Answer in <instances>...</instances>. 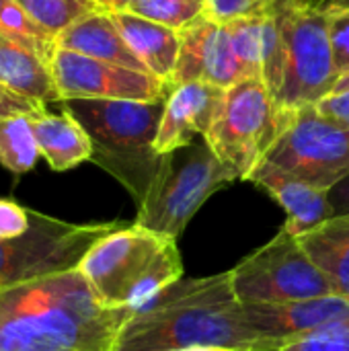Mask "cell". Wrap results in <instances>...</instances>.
Returning <instances> with one entry per match:
<instances>
[{
	"mask_svg": "<svg viewBox=\"0 0 349 351\" xmlns=\"http://www.w3.org/2000/svg\"><path fill=\"white\" fill-rule=\"evenodd\" d=\"M134 308L105 306L78 269L0 288V351H113Z\"/></svg>",
	"mask_w": 349,
	"mask_h": 351,
	"instance_id": "1",
	"label": "cell"
},
{
	"mask_svg": "<svg viewBox=\"0 0 349 351\" xmlns=\"http://www.w3.org/2000/svg\"><path fill=\"white\" fill-rule=\"evenodd\" d=\"M177 348L282 351V346L259 337L247 323L232 290L230 269L208 278H181L134 308L113 351Z\"/></svg>",
	"mask_w": 349,
	"mask_h": 351,
	"instance_id": "2",
	"label": "cell"
},
{
	"mask_svg": "<svg viewBox=\"0 0 349 351\" xmlns=\"http://www.w3.org/2000/svg\"><path fill=\"white\" fill-rule=\"evenodd\" d=\"M93 142L91 160L117 179L140 206L160 169L163 154L154 140L165 113V101L70 99L62 101Z\"/></svg>",
	"mask_w": 349,
	"mask_h": 351,
	"instance_id": "3",
	"label": "cell"
},
{
	"mask_svg": "<svg viewBox=\"0 0 349 351\" xmlns=\"http://www.w3.org/2000/svg\"><path fill=\"white\" fill-rule=\"evenodd\" d=\"M76 269L109 308H138L183 278L177 239L138 224L99 239Z\"/></svg>",
	"mask_w": 349,
	"mask_h": 351,
	"instance_id": "4",
	"label": "cell"
},
{
	"mask_svg": "<svg viewBox=\"0 0 349 351\" xmlns=\"http://www.w3.org/2000/svg\"><path fill=\"white\" fill-rule=\"evenodd\" d=\"M269 8L282 33L284 80L276 107L280 113L315 107L333 93L339 80L327 8L313 0H272Z\"/></svg>",
	"mask_w": 349,
	"mask_h": 351,
	"instance_id": "5",
	"label": "cell"
},
{
	"mask_svg": "<svg viewBox=\"0 0 349 351\" xmlns=\"http://www.w3.org/2000/svg\"><path fill=\"white\" fill-rule=\"evenodd\" d=\"M232 181L237 175L200 138L163 154L160 169L138 206L134 224L179 239L200 208Z\"/></svg>",
	"mask_w": 349,
	"mask_h": 351,
	"instance_id": "6",
	"label": "cell"
},
{
	"mask_svg": "<svg viewBox=\"0 0 349 351\" xmlns=\"http://www.w3.org/2000/svg\"><path fill=\"white\" fill-rule=\"evenodd\" d=\"M230 282L241 304H282L335 294L298 239L284 228L232 267Z\"/></svg>",
	"mask_w": 349,
	"mask_h": 351,
	"instance_id": "7",
	"label": "cell"
},
{
	"mask_svg": "<svg viewBox=\"0 0 349 351\" xmlns=\"http://www.w3.org/2000/svg\"><path fill=\"white\" fill-rule=\"evenodd\" d=\"M280 111L261 78H245L224 90L220 111L204 138L214 154L247 181L278 138Z\"/></svg>",
	"mask_w": 349,
	"mask_h": 351,
	"instance_id": "8",
	"label": "cell"
},
{
	"mask_svg": "<svg viewBox=\"0 0 349 351\" xmlns=\"http://www.w3.org/2000/svg\"><path fill=\"white\" fill-rule=\"evenodd\" d=\"M123 222L72 224L31 210V228L16 239H0V288L76 269L86 251Z\"/></svg>",
	"mask_w": 349,
	"mask_h": 351,
	"instance_id": "9",
	"label": "cell"
},
{
	"mask_svg": "<svg viewBox=\"0 0 349 351\" xmlns=\"http://www.w3.org/2000/svg\"><path fill=\"white\" fill-rule=\"evenodd\" d=\"M265 160L331 191L349 175V125L321 115L317 107L280 113L278 138Z\"/></svg>",
	"mask_w": 349,
	"mask_h": 351,
	"instance_id": "10",
	"label": "cell"
},
{
	"mask_svg": "<svg viewBox=\"0 0 349 351\" xmlns=\"http://www.w3.org/2000/svg\"><path fill=\"white\" fill-rule=\"evenodd\" d=\"M53 78L62 101L70 99H123L165 101L169 86L152 74L107 64L70 49L58 47L51 58Z\"/></svg>",
	"mask_w": 349,
	"mask_h": 351,
	"instance_id": "11",
	"label": "cell"
},
{
	"mask_svg": "<svg viewBox=\"0 0 349 351\" xmlns=\"http://www.w3.org/2000/svg\"><path fill=\"white\" fill-rule=\"evenodd\" d=\"M179 37V58L169 82V90L195 80L226 90L249 78L232 49L224 25H218L202 14L191 25L181 29Z\"/></svg>",
	"mask_w": 349,
	"mask_h": 351,
	"instance_id": "12",
	"label": "cell"
},
{
	"mask_svg": "<svg viewBox=\"0 0 349 351\" xmlns=\"http://www.w3.org/2000/svg\"><path fill=\"white\" fill-rule=\"evenodd\" d=\"M224 99V90L208 82L175 86L165 103V113L154 140L158 154H169L200 138H206Z\"/></svg>",
	"mask_w": 349,
	"mask_h": 351,
	"instance_id": "13",
	"label": "cell"
},
{
	"mask_svg": "<svg viewBox=\"0 0 349 351\" xmlns=\"http://www.w3.org/2000/svg\"><path fill=\"white\" fill-rule=\"evenodd\" d=\"M251 329L278 346H286L349 315V298L323 296L282 304H243Z\"/></svg>",
	"mask_w": 349,
	"mask_h": 351,
	"instance_id": "14",
	"label": "cell"
},
{
	"mask_svg": "<svg viewBox=\"0 0 349 351\" xmlns=\"http://www.w3.org/2000/svg\"><path fill=\"white\" fill-rule=\"evenodd\" d=\"M247 181L267 191L282 206V210L286 212L284 230L294 237L311 232L313 228L335 216L329 191L319 189L267 160L259 162L255 171L247 177Z\"/></svg>",
	"mask_w": 349,
	"mask_h": 351,
	"instance_id": "15",
	"label": "cell"
},
{
	"mask_svg": "<svg viewBox=\"0 0 349 351\" xmlns=\"http://www.w3.org/2000/svg\"><path fill=\"white\" fill-rule=\"evenodd\" d=\"M58 47L70 49L107 64H115L121 68L146 72V66L136 58L128 41L123 39L121 31L117 29L111 12L107 10H97L78 23H74L70 29H66L58 37Z\"/></svg>",
	"mask_w": 349,
	"mask_h": 351,
	"instance_id": "16",
	"label": "cell"
},
{
	"mask_svg": "<svg viewBox=\"0 0 349 351\" xmlns=\"http://www.w3.org/2000/svg\"><path fill=\"white\" fill-rule=\"evenodd\" d=\"M111 16L136 58L154 78L169 86L179 58V31L132 14L128 10H115L111 12Z\"/></svg>",
	"mask_w": 349,
	"mask_h": 351,
	"instance_id": "17",
	"label": "cell"
},
{
	"mask_svg": "<svg viewBox=\"0 0 349 351\" xmlns=\"http://www.w3.org/2000/svg\"><path fill=\"white\" fill-rule=\"evenodd\" d=\"M35 140L39 154L45 158L51 171L64 173L70 171L93 156V142L80 121L68 111L49 113L41 109L31 115Z\"/></svg>",
	"mask_w": 349,
	"mask_h": 351,
	"instance_id": "18",
	"label": "cell"
},
{
	"mask_svg": "<svg viewBox=\"0 0 349 351\" xmlns=\"http://www.w3.org/2000/svg\"><path fill=\"white\" fill-rule=\"evenodd\" d=\"M0 84L39 107L62 103L51 62L4 35H0Z\"/></svg>",
	"mask_w": 349,
	"mask_h": 351,
	"instance_id": "19",
	"label": "cell"
},
{
	"mask_svg": "<svg viewBox=\"0 0 349 351\" xmlns=\"http://www.w3.org/2000/svg\"><path fill=\"white\" fill-rule=\"evenodd\" d=\"M296 239L311 261L333 284L335 294L349 298V214H335Z\"/></svg>",
	"mask_w": 349,
	"mask_h": 351,
	"instance_id": "20",
	"label": "cell"
},
{
	"mask_svg": "<svg viewBox=\"0 0 349 351\" xmlns=\"http://www.w3.org/2000/svg\"><path fill=\"white\" fill-rule=\"evenodd\" d=\"M31 115L19 113L0 119V165L14 175L29 173L41 156Z\"/></svg>",
	"mask_w": 349,
	"mask_h": 351,
	"instance_id": "21",
	"label": "cell"
},
{
	"mask_svg": "<svg viewBox=\"0 0 349 351\" xmlns=\"http://www.w3.org/2000/svg\"><path fill=\"white\" fill-rule=\"evenodd\" d=\"M39 27L58 37L80 19L103 10L97 0H14Z\"/></svg>",
	"mask_w": 349,
	"mask_h": 351,
	"instance_id": "22",
	"label": "cell"
},
{
	"mask_svg": "<svg viewBox=\"0 0 349 351\" xmlns=\"http://www.w3.org/2000/svg\"><path fill=\"white\" fill-rule=\"evenodd\" d=\"M0 35L37 51L47 62H51L58 41L43 27H39L14 0H4L0 14Z\"/></svg>",
	"mask_w": 349,
	"mask_h": 351,
	"instance_id": "23",
	"label": "cell"
},
{
	"mask_svg": "<svg viewBox=\"0 0 349 351\" xmlns=\"http://www.w3.org/2000/svg\"><path fill=\"white\" fill-rule=\"evenodd\" d=\"M267 8V6H265ZM263 8V10H265ZM263 10L234 19L226 23V33L232 43V49L243 64L249 78H261V23Z\"/></svg>",
	"mask_w": 349,
	"mask_h": 351,
	"instance_id": "24",
	"label": "cell"
},
{
	"mask_svg": "<svg viewBox=\"0 0 349 351\" xmlns=\"http://www.w3.org/2000/svg\"><path fill=\"white\" fill-rule=\"evenodd\" d=\"M125 10L181 31L206 14V0H134Z\"/></svg>",
	"mask_w": 349,
	"mask_h": 351,
	"instance_id": "25",
	"label": "cell"
},
{
	"mask_svg": "<svg viewBox=\"0 0 349 351\" xmlns=\"http://www.w3.org/2000/svg\"><path fill=\"white\" fill-rule=\"evenodd\" d=\"M282 351H349V315L286 343Z\"/></svg>",
	"mask_w": 349,
	"mask_h": 351,
	"instance_id": "26",
	"label": "cell"
},
{
	"mask_svg": "<svg viewBox=\"0 0 349 351\" xmlns=\"http://www.w3.org/2000/svg\"><path fill=\"white\" fill-rule=\"evenodd\" d=\"M327 16L333 64L341 78L349 74V4H331L327 8Z\"/></svg>",
	"mask_w": 349,
	"mask_h": 351,
	"instance_id": "27",
	"label": "cell"
},
{
	"mask_svg": "<svg viewBox=\"0 0 349 351\" xmlns=\"http://www.w3.org/2000/svg\"><path fill=\"white\" fill-rule=\"evenodd\" d=\"M31 228V210L14 199L0 197V239L23 237Z\"/></svg>",
	"mask_w": 349,
	"mask_h": 351,
	"instance_id": "28",
	"label": "cell"
},
{
	"mask_svg": "<svg viewBox=\"0 0 349 351\" xmlns=\"http://www.w3.org/2000/svg\"><path fill=\"white\" fill-rule=\"evenodd\" d=\"M257 0H206V16L218 25L259 12Z\"/></svg>",
	"mask_w": 349,
	"mask_h": 351,
	"instance_id": "29",
	"label": "cell"
},
{
	"mask_svg": "<svg viewBox=\"0 0 349 351\" xmlns=\"http://www.w3.org/2000/svg\"><path fill=\"white\" fill-rule=\"evenodd\" d=\"M41 109H45V107H39L33 101L25 99L23 95L0 84V119L10 117V115H19V113H37Z\"/></svg>",
	"mask_w": 349,
	"mask_h": 351,
	"instance_id": "30",
	"label": "cell"
},
{
	"mask_svg": "<svg viewBox=\"0 0 349 351\" xmlns=\"http://www.w3.org/2000/svg\"><path fill=\"white\" fill-rule=\"evenodd\" d=\"M315 107L321 115L349 125V90L333 93V95L325 97L323 101H319Z\"/></svg>",
	"mask_w": 349,
	"mask_h": 351,
	"instance_id": "31",
	"label": "cell"
},
{
	"mask_svg": "<svg viewBox=\"0 0 349 351\" xmlns=\"http://www.w3.org/2000/svg\"><path fill=\"white\" fill-rule=\"evenodd\" d=\"M329 199L335 214H349V175L329 191Z\"/></svg>",
	"mask_w": 349,
	"mask_h": 351,
	"instance_id": "32",
	"label": "cell"
},
{
	"mask_svg": "<svg viewBox=\"0 0 349 351\" xmlns=\"http://www.w3.org/2000/svg\"><path fill=\"white\" fill-rule=\"evenodd\" d=\"M134 0H97V4L107 10V12H115V10H125Z\"/></svg>",
	"mask_w": 349,
	"mask_h": 351,
	"instance_id": "33",
	"label": "cell"
},
{
	"mask_svg": "<svg viewBox=\"0 0 349 351\" xmlns=\"http://www.w3.org/2000/svg\"><path fill=\"white\" fill-rule=\"evenodd\" d=\"M346 90H349V74L341 76V78L337 80L335 88H333V93H346ZM333 93H331V95H333Z\"/></svg>",
	"mask_w": 349,
	"mask_h": 351,
	"instance_id": "34",
	"label": "cell"
},
{
	"mask_svg": "<svg viewBox=\"0 0 349 351\" xmlns=\"http://www.w3.org/2000/svg\"><path fill=\"white\" fill-rule=\"evenodd\" d=\"M169 351H239V350H228V348H177V350Z\"/></svg>",
	"mask_w": 349,
	"mask_h": 351,
	"instance_id": "35",
	"label": "cell"
},
{
	"mask_svg": "<svg viewBox=\"0 0 349 351\" xmlns=\"http://www.w3.org/2000/svg\"><path fill=\"white\" fill-rule=\"evenodd\" d=\"M2 6H4V0H0V14H2Z\"/></svg>",
	"mask_w": 349,
	"mask_h": 351,
	"instance_id": "36",
	"label": "cell"
}]
</instances>
